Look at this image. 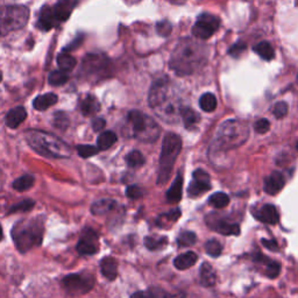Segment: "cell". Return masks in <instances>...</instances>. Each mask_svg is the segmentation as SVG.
<instances>
[{"label": "cell", "instance_id": "cell-1", "mask_svg": "<svg viewBox=\"0 0 298 298\" xmlns=\"http://www.w3.org/2000/svg\"><path fill=\"white\" fill-rule=\"evenodd\" d=\"M209 49L203 43L190 38L179 40L172 51L169 65L178 76L192 75L207 63Z\"/></svg>", "mask_w": 298, "mask_h": 298}, {"label": "cell", "instance_id": "cell-2", "mask_svg": "<svg viewBox=\"0 0 298 298\" xmlns=\"http://www.w3.org/2000/svg\"><path fill=\"white\" fill-rule=\"evenodd\" d=\"M28 145L40 155L51 159H65L71 154V148L61 139L46 132L31 130L25 133Z\"/></svg>", "mask_w": 298, "mask_h": 298}, {"label": "cell", "instance_id": "cell-3", "mask_svg": "<svg viewBox=\"0 0 298 298\" xmlns=\"http://www.w3.org/2000/svg\"><path fill=\"white\" fill-rule=\"evenodd\" d=\"M43 238V222L40 219H24L12 229V239L17 249L21 253L40 246Z\"/></svg>", "mask_w": 298, "mask_h": 298}, {"label": "cell", "instance_id": "cell-4", "mask_svg": "<svg viewBox=\"0 0 298 298\" xmlns=\"http://www.w3.org/2000/svg\"><path fill=\"white\" fill-rule=\"evenodd\" d=\"M248 135L247 125L239 120H227L217 132V146L224 150L238 148L247 141Z\"/></svg>", "mask_w": 298, "mask_h": 298}, {"label": "cell", "instance_id": "cell-5", "mask_svg": "<svg viewBox=\"0 0 298 298\" xmlns=\"http://www.w3.org/2000/svg\"><path fill=\"white\" fill-rule=\"evenodd\" d=\"M182 150V139L175 133H168L162 145L157 183L164 184L170 178L172 168Z\"/></svg>", "mask_w": 298, "mask_h": 298}, {"label": "cell", "instance_id": "cell-6", "mask_svg": "<svg viewBox=\"0 0 298 298\" xmlns=\"http://www.w3.org/2000/svg\"><path fill=\"white\" fill-rule=\"evenodd\" d=\"M132 133L142 142H155L161 134L159 124L152 117L140 111H131L127 116Z\"/></svg>", "mask_w": 298, "mask_h": 298}, {"label": "cell", "instance_id": "cell-7", "mask_svg": "<svg viewBox=\"0 0 298 298\" xmlns=\"http://www.w3.org/2000/svg\"><path fill=\"white\" fill-rule=\"evenodd\" d=\"M29 19V10L24 5L0 7V36L24 28Z\"/></svg>", "mask_w": 298, "mask_h": 298}, {"label": "cell", "instance_id": "cell-8", "mask_svg": "<svg viewBox=\"0 0 298 298\" xmlns=\"http://www.w3.org/2000/svg\"><path fill=\"white\" fill-rule=\"evenodd\" d=\"M111 62L104 54L93 53L87 54L83 57L79 75L85 79H102L110 76Z\"/></svg>", "mask_w": 298, "mask_h": 298}, {"label": "cell", "instance_id": "cell-9", "mask_svg": "<svg viewBox=\"0 0 298 298\" xmlns=\"http://www.w3.org/2000/svg\"><path fill=\"white\" fill-rule=\"evenodd\" d=\"M94 278L89 274H70L62 279V286L71 293H86L93 288Z\"/></svg>", "mask_w": 298, "mask_h": 298}, {"label": "cell", "instance_id": "cell-10", "mask_svg": "<svg viewBox=\"0 0 298 298\" xmlns=\"http://www.w3.org/2000/svg\"><path fill=\"white\" fill-rule=\"evenodd\" d=\"M220 26L218 18L209 13H203L198 17L192 27V34L200 40H208L217 32Z\"/></svg>", "mask_w": 298, "mask_h": 298}, {"label": "cell", "instance_id": "cell-11", "mask_svg": "<svg viewBox=\"0 0 298 298\" xmlns=\"http://www.w3.org/2000/svg\"><path fill=\"white\" fill-rule=\"evenodd\" d=\"M154 110H155L156 115L159 116L162 120L170 124H175L177 123L179 118H181L182 106L178 104L177 101L168 97L161 105H159Z\"/></svg>", "mask_w": 298, "mask_h": 298}, {"label": "cell", "instance_id": "cell-12", "mask_svg": "<svg viewBox=\"0 0 298 298\" xmlns=\"http://www.w3.org/2000/svg\"><path fill=\"white\" fill-rule=\"evenodd\" d=\"M169 97V80L168 78H159L153 83L149 90L148 103L152 109H156Z\"/></svg>", "mask_w": 298, "mask_h": 298}, {"label": "cell", "instance_id": "cell-13", "mask_svg": "<svg viewBox=\"0 0 298 298\" xmlns=\"http://www.w3.org/2000/svg\"><path fill=\"white\" fill-rule=\"evenodd\" d=\"M98 234L93 230L85 229L83 231L78 244H77V252L80 255H93L98 251Z\"/></svg>", "mask_w": 298, "mask_h": 298}, {"label": "cell", "instance_id": "cell-14", "mask_svg": "<svg viewBox=\"0 0 298 298\" xmlns=\"http://www.w3.org/2000/svg\"><path fill=\"white\" fill-rule=\"evenodd\" d=\"M211 189V183H210V176L207 171L197 169L193 172V181L190 183L187 187V192L191 197L201 196Z\"/></svg>", "mask_w": 298, "mask_h": 298}, {"label": "cell", "instance_id": "cell-15", "mask_svg": "<svg viewBox=\"0 0 298 298\" xmlns=\"http://www.w3.org/2000/svg\"><path fill=\"white\" fill-rule=\"evenodd\" d=\"M255 218L261 223L269 224V225H276L279 222V215L277 209L274 205L267 204L257 210L255 212Z\"/></svg>", "mask_w": 298, "mask_h": 298}, {"label": "cell", "instance_id": "cell-16", "mask_svg": "<svg viewBox=\"0 0 298 298\" xmlns=\"http://www.w3.org/2000/svg\"><path fill=\"white\" fill-rule=\"evenodd\" d=\"M284 184V176L279 171H274L264 179V191L268 194H276L283 189Z\"/></svg>", "mask_w": 298, "mask_h": 298}, {"label": "cell", "instance_id": "cell-17", "mask_svg": "<svg viewBox=\"0 0 298 298\" xmlns=\"http://www.w3.org/2000/svg\"><path fill=\"white\" fill-rule=\"evenodd\" d=\"M73 7H75V2L73 0H58L53 9L55 19H56L57 24L63 23V21L69 19Z\"/></svg>", "mask_w": 298, "mask_h": 298}, {"label": "cell", "instance_id": "cell-18", "mask_svg": "<svg viewBox=\"0 0 298 298\" xmlns=\"http://www.w3.org/2000/svg\"><path fill=\"white\" fill-rule=\"evenodd\" d=\"M56 24H57V21H56V19H55L53 9L47 5L43 6L41 11H40L39 20H38V24H36V26H38L41 31L48 32V31H50V29L53 28Z\"/></svg>", "mask_w": 298, "mask_h": 298}, {"label": "cell", "instance_id": "cell-19", "mask_svg": "<svg viewBox=\"0 0 298 298\" xmlns=\"http://www.w3.org/2000/svg\"><path fill=\"white\" fill-rule=\"evenodd\" d=\"M27 118V112L23 106H17L12 110H10L9 113L6 115L5 123L6 126L10 128H17L19 125H21Z\"/></svg>", "mask_w": 298, "mask_h": 298}, {"label": "cell", "instance_id": "cell-20", "mask_svg": "<svg viewBox=\"0 0 298 298\" xmlns=\"http://www.w3.org/2000/svg\"><path fill=\"white\" fill-rule=\"evenodd\" d=\"M200 281L201 284L203 286H207V288H211V286L216 284L217 274L215 271V268L210 263L204 262L202 264L200 270Z\"/></svg>", "mask_w": 298, "mask_h": 298}, {"label": "cell", "instance_id": "cell-21", "mask_svg": "<svg viewBox=\"0 0 298 298\" xmlns=\"http://www.w3.org/2000/svg\"><path fill=\"white\" fill-rule=\"evenodd\" d=\"M101 270L102 274L110 281L117 278L118 276V262L115 257L106 256L101 261Z\"/></svg>", "mask_w": 298, "mask_h": 298}, {"label": "cell", "instance_id": "cell-22", "mask_svg": "<svg viewBox=\"0 0 298 298\" xmlns=\"http://www.w3.org/2000/svg\"><path fill=\"white\" fill-rule=\"evenodd\" d=\"M117 202L113 200H101L92 204L91 212L94 216H104L112 212L117 208Z\"/></svg>", "mask_w": 298, "mask_h": 298}, {"label": "cell", "instance_id": "cell-23", "mask_svg": "<svg viewBox=\"0 0 298 298\" xmlns=\"http://www.w3.org/2000/svg\"><path fill=\"white\" fill-rule=\"evenodd\" d=\"M182 187H183V177L182 175L177 174L174 183L170 189L167 191V201L169 203H178L182 200Z\"/></svg>", "mask_w": 298, "mask_h": 298}, {"label": "cell", "instance_id": "cell-24", "mask_svg": "<svg viewBox=\"0 0 298 298\" xmlns=\"http://www.w3.org/2000/svg\"><path fill=\"white\" fill-rule=\"evenodd\" d=\"M58 101V97L53 92L50 93H45L41 95H38L33 102V106H34L35 110L38 111H45V110L49 109L50 106L55 105Z\"/></svg>", "mask_w": 298, "mask_h": 298}, {"label": "cell", "instance_id": "cell-25", "mask_svg": "<svg viewBox=\"0 0 298 298\" xmlns=\"http://www.w3.org/2000/svg\"><path fill=\"white\" fill-rule=\"evenodd\" d=\"M198 256L194 252H186L181 255L177 256L174 261V266L177 268L178 270H185L189 269L197 262Z\"/></svg>", "mask_w": 298, "mask_h": 298}, {"label": "cell", "instance_id": "cell-26", "mask_svg": "<svg viewBox=\"0 0 298 298\" xmlns=\"http://www.w3.org/2000/svg\"><path fill=\"white\" fill-rule=\"evenodd\" d=\"M212 229L218 231L219 233L224 235H239V233H240V227H239L238 224L231 223L225 219L217 220Z\"/></svg>", "mask_w": 298, "mask_h": 298}, {"label": "cell", "instance_id": "cell-27", "mask_svg": "<svg viewBox=\"0 0 298 298\" xmlns=\"http://www.w3.org/2000/svg\"><path fill=\"white\" fill-rule=\"evenodd\" d=\"M181 118L183 119L184 126H185L186 130H192L201 121L200 115L194 110L186 108V106H184L181 110Z\"/></svg>", "mask_w": 298, "mask_h": 298}, {"label": "cell", "instance_id": "cell-28", "mask_svg": "<svg viewBox=\"0 0 298 298\" xmlns=\"http://www.w3.org/2000/svg\"><path fill=\"white\" fill-rule=\"evenodd\" d=\"M99 110H101V104L93 95H87L80 103V112L85 117L94 116Z\"/></svg>", "mask_w": 298, "mask_h": 298}, {"label": "cell", "instance_id": "cell-29", "mask_svg": "<svg viewBox=\"0 0 298 298\" xmlns=\"http://www.w3.org/2000/svg\"><path fill=\"white\" fill-rule=\"evenodd\" d=\"M117 135L115 132L112 131H106L103 132V133L99 135L98 140H97V145H98V149L99 150H106L115 145L117 142Z\"/></svg>", "mask_w": 298, "mask_h": 298}, {"label": "cell", "instance_id": "cell-30", "mask_svg": "<svg viewBox=\"0 0 298 298\" xmlns=\"http://www.w3.org/2000/svg\"><path fill=\"white\" fill-rule=\"evenodd\" d=\"M253 50L255 51V53L259 55L261 58H263V60H266V61L273 60L275 56L274 48L271 47L270 43L267 41H262V42L257 43L256 46H254Z\"/></svg>", "mask_w": 298, "mask_h": 298}, {"label": "cell", "instance_id": "cell-31", "mask_svg": "<svg viewBox=\"0 0 298 298\" xmlns=\"http://www.w3.org/2000/svg\"><path fill=\"white\" fill-rule=\"evenodd\" d=\"M57 64L62 71L69 72L76 67V58L68 53H61L57 56Z\"/></svg>", "mask_w": 298, "mask_h": 298}, {"label": "cell", "instance_id": "cell-32", "mask_svg": "<svg viewBox=\"0 0 298 298\" xmlns=\"http://www.w3.org/2000/svg\"><path fill=\"white\" fill-rule=\"evenodd\" d=\"M35 178L34 176L32 175H24L21 177L17 178L16 181L13 182V189L19 191V192H24V191H27L31 189V187L34 185Z\"/></svg>", "mask_w": 298, "mask_h": 298}, {"label": "cell", "instance_id": "cell-33", "mask_svg": "<svg viewBox=\"0 0 298 298\" xmlns=\"http://www.w3.org/2000/svg\"><path fill=\"white\" fill-rule=\"evenodd\" d=\"M69 76L65 71H62V70H54L49 73L48 76V83L50 84L51 86H61L68 82Z\"/></svg>", "mask_w": 298, "mask_h": 298}, {"label": "cell", "instance_id": "cell-34", "mask_svg": "<svg viewBox=\"0 0 298 298\" xmlns=\"http://www.w3.org/2000/svg\"><path fill=\"white\" fill-rule=\"evenodd\" d=\"M179 217H181V211H179L178 209H175V210H171V211H169L167 213H163V215H161L159 217V219H157V226L160 227H165V224H174L176 220H177Z\"/></svg>", "mask_w": 298, "mask_h": 298}, {"label": "cell", "instance_id": "cell-35", "mask_svg": "<svg viewBox=\"0 0 298 298\" xmlns=\"http://www.w3.org/2000/svg\"><path fill=\"white\" fill-rule=\"evenodd\" d=\"M200 106L205 112H213L217 109V98L212 93H204L200 99Z\"/></svg>", "mask_w": 298, "mask_h": 298}, {"label": "cell", "instance_id": "cell-36", "mask_svg": "<svg viewBox=\"0 0 298 298\" xmlns=\"http://www.w3.org/2000/svg\"><path fill=\"white\" fill-rule=\"evenodd\" d=\"M209 203L216 209H223L229 205L230 197L225 192H216L210 197Z\"/></svg>", "mask_w": 298, "mask_h": 298}, {"label": "cell", "instance_id": "cell-37", "mask_svg": "<svg viewBox=\"0 0 298 298\" xmlns=\"http://www.w3.org/2000/svg\"><path fill=\"white\" fill-rule=\"evenodd\" d=\"M126 162L128 167L131 168H139L145 164V156L142 155L139 150H132V152L126 156Z\"/></svg>", "mask_w": 298, "mask_h": 298}, {"label": "cell", "instance_id": "cell-38", "mask_svg": "<svg viewBox=\"0 0 298 298\" xmlns=\"http://www.w3.org/2000/svg\"><path fill=\"white\" fill-rule=\"evenodd\" d=\"M167 238H154V237H147L145 238V245L146 247L150 251H159L167 245Z\"/></svg>", "mask_w": 298, "mask_h": 298}, {"label": "cell", "instance_id": "cell-39", "mask_svg": "<svg viewBox=\"0 0 298 298\" xmlns=\"http://www.w3.org/2000/svg\"><path fill=\"white\" fill-rule=\"evenodd\" d=\"M205 251H207L210 256L217 257L223 252V245L217 239H211L205 244Z\"/></svg>", "mask_w": 298, "mask_h": 298}, {"label": "cell", "instance_id": "cell-40", "mask_svg": "<svg viewBox=\"0 0 298 298\" xmlns=\"http://www.w3.org/2000/svg\"><path fill=\"white\" fill-rule=\"evenodd\" d=\"M35 207V202L33 200H25L20 203L13 205L12 208L9 210V213H16V212H28Z\"/></svg>", "mask_w": 298, "mask_h": 298}, {"label": "cell", "instance_id": "cell-41", "mask_svg": "<svg viewBox=\"0 0 298 298\" xmlns=\"http://www.w3.org/2000/svg\"><path fill=\"white\" fill-rule=\"evenodd\" d=\"M264 264H266V266H264V269H266L264 273H266L268 277L269 278L277 277L279 275V271H281V264L273 260H268Z\"/></svg>", "mask_w": 298, "mask_h": 298}, {"label": "cell", "instance_id": "cell-42", "mask_svg": "<svg viewBox=\"0 0 298 298\" xmlns=\"http://www.w3.org/2000/svg\"><path fill=\"white\" fill-rule=\"evenodd\" d=\"M197 238H196V234L193 233V232H183L178 235L177 238V244L178 246H183V247H186V246H191L193 245L194 242H196Z\"/></svg>", "mask_w": 298, "mask_h": 298}, {"label": "cell", "instance_id": "cell-43", "mask_svg": "<svg viewBox=\"0 0 298 298\" xmlns=\"http://www.w3.org/2000/svg\"><path fill=\"white\" fill-rule=\"evenodd\" d=\"M77 153L80 157H84V159H87V157L94 156L95 154H98L99 149L98 147L91 146V145H79L76 147Z\"/></svg>", "mask_w": 298, "mask_h": 298}, {"label": "cell", "instance_id": "cell-44", "mask_svg": "<svg viewBox=\"0 0 298 298\" xmlns=\"http://www.w3.org/2000/svg\"><path fill=\"white\" fill-rule=\"evenodd\" d=\"M54 126L58 128V130L64 131L67 130L69 126V118L63 112H58L54 117Z\"/></svg>", "mask_w": 298, "mask_h": 298}, {"label": "cell", "instance_id": "cell-45", "mask_svg": "<svg viewBox=\"0 0 298 298\" xmlns=\"http://www.w3.org/2000/svg\"><path fill=\"white\" fill-rule=\"evenodd\" d=\"M156 31L159 33V35L167 38V36L170 35V33L172 31V26L168 20L159 21V23L156 24Z\"/></svg>", "mask_w": 298, "mask_h": 298}, {"label": "cell", "instance_id": "cell-46", "mask_svg": "<svg viewBox=\"0 0 298 298\" xmlns=\"http://www.w3.org/2000/svg\"><path fill=\"white\" fill-rule=\"evenodd\" d=\"M246 49H247V46H246L245 43H242V42H238V43H235L234 46H232V47L230 48L229 54L231 55L232 57L238 58V57H240L241 55L245 53Z\"/></svg>", "mask_w": 298, "mask_h": 298}, {"label": "cell", "instance_id": "cell-47", "mask_svg": "<svg viewBox=\"0 0 298 298\" xmlns=\"http://www.w3.org/2000/svg\"><path fill=\"white\" fill-rule=\"evenodd\" d=\"M273 112L276 118L281 119V118L285 117L286 113H288V105L284 102H279L277 104H275Z\"/></svg>", "mask_w": 298, "mask_h": 298}, {"label": "cell", "instance_id": "cell-48", "mask_svg": "<svg viewBox=\"0 0 298 298\" xmlns=\"http://www.w3.org/2000/svg\"><path fill=\"white\" fill-rule=\"evenodd\" d=\"M254 128H255V131L257 132V133L264 134L269 131L270 123L267 119H260L256 121L255 125H254Z\"/></svg>", "mask_w": 298, "mask_h": 298}, {"label": "cell", "instance_id": "cell-49", "mask_svg": "<svg viewBox=\"0 0 298 298\" xmlns=\"http://www.w3.org/2000/svg\"><path fill=\"white\" fill-rule=\"evenodd\" d=\"M126 194L131 200H138V198L142 197L143 191L138 185H130L126 189Z\"/></svg>", "mask_w": 298, "mask_h": 298}, {"label": "cell", "instance_id": "cell-50", "mask_svg": "<svg viewBox=\"0 0 298 298\" xmlns=\"http://www.w3.org/2000/svg\"><path fill=\"white\" fill-rule=\"evenodd\" d=\"M148 293L150 298H174L172 296L169 295V293L160 289H150Z\"/></svg>", "mask_w": 298, "mask_h": 298}, {"label": "cell", "instance_id": "cell-51", "mask_svg": "<svg viewBox=\"0 0 298 298\" xmlns=\"http://www.w3.org/2000/svg\"><path fill=\"white\" fill-rule=\"evenodd\" d=\"M105 125L106 121L103 118H94L93 121H92V128H93L94 132H101L105 127Z\"/></svg>", "mask_w": 298, "mask_h": 298}, {"label": "cell", "instance_id": "cell-52", "mask_svg": "<svg viewBox=\"0 0 298 298\" xmlns=\"http://www.w3.org/2000/svg\"><path fill=\"white\" fill-rule=\"evenodd\" d=\"M83 39H84V36H83V35H78V36H77V39L75 40V41H72L67 48H65V49H64V53H69V51H70V50H72L73 48H78L80 45H82Z\"/></svg>", "mask_w": 298, "mask_h": 298}, {"label": "cell", "instance_id": "cell-53", "mask_svg": "<svg viewBox=\"0 0 298 298\" xmlns=\"http://www.w3.org/2000/svg\"><path fill=\"white\" fill-rule=\"evenodd\" d=\"M262 245L269 251H278V245L275 240H268V239H262Z\"/></svg>", "mask_w": 298, "mask_h": 298}, {"label": "cell", "instance_id": "cell-54", "mask_svg": "<svg viewBox=\"0 0 298 298\" xmlns=\"http://www.w3.org/2000/svg\"><path fill=\"white\" fill-rule=\"evenodd\" d=\"M131 298H150V297H149V293L148 292L138 291V292L133 293V295L131 296Z\"/></svg>", "mask_w": 298, "mask_h": 298}, {"label": "cell", "instance_id": "cell-55", "mask_svg": "<svg viewBox=\"0 0 298 298\" xmlns=\"http://www.w3.org/2000/svg\"><path fill=\"white\" fill-rule=\"evenodd\" d=\"M169 2H171V3H174V4H182L184 0H169Z\"/></svg>", "mask_w": 298, "mask_h": 298}, {"label": "cell", "instance_id": "cell-56", "mask_svg": "<svg viewBox=\"0 0 298 298\" xmlns=\"http://www.w3.org/2000/svg\"><path fill=\"white\" fill-rule=\"evenodd\" d=\"M3 240V227L0 225V241Z\"/></svg>", "mask_w": 298, "mask_h": 298}, {"label": "cell", "instance_id": "cell-57", "mask_svg": "<svg viewBox=\"0 0 298 298\" xmlns=\"http://www.w3.org/2000/svg\"><path fill=\"white\" fill-rule=\"evenodd\" d=\"M3 80V75H2V72H0V82H2Z\"/></svg>", "mask_w": 298, "mask_h": 298}, {"label": "cell", "instance_id": "cell-58", "mask_svg": "<svg viewBox=\"0 0 298 298\" xmlns=\"http://www.w3.org/2000/svg\"><path fill=\"white\" fill-rule=\"evenodd\" d=\"M297 83H298V73H297Z\"/></svg>", "mask_w": 298, "mask_h": 298}]
</instances>
